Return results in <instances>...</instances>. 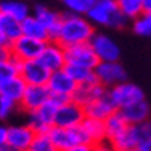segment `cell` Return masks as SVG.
<instances>
[{"instance_id": "obj_41", "label": "cell", "mask_w": 151, "mask_h": 151, "mask_svg": "<svg viewBox=\"0 0 151 151\" xmlns=\"http://www.w3.org/2000/svg\"><path fill=\"white\" fill-rule=\"evenodd\" d=\"M0 151H12L8 145H3V147H0Z\"/></svg>"}, {"instance_id": "obj_30", "label": "cell", "mask_w": 151, "mask_h": 151, "mask_svg": "<svg viewBox=\"0 0 151 151\" xmlns=\"http://www.w3.org/2000/svg\"><path fill=\"white\" fill-rule=\"evenodd\" d=\"M133 31L140 37H151V11H143L133 20Z\"/></svg>"}, {"instance_id": "obj_14", "label": "cell", "mask_w": 151, "mask_h": 151, "mask_svg": "<svg viewBox=\"0 0 151 151\" xmlns=\"http://www.w3.org/2000/svg\"><path fill=\"white\" fill-rule=\"evenodd\" d=\"M51 97V93L46 85H26L23 96L19 102V106L25 113H32L39 109L45 102H48Z\"/></svg>"}, {"instance_id": "obj_13", "label": "cell", "mask_w": 151, "mask_h": 151, "mask_svg": "<svg viewBox=\"0 0 151 151\" xmlns=\"http://www.w3.org/2000/svg\"><path fill=\"white\" fill-rule=\"evenodd\" d=\"M37 60L42 63L48 71H59L63 70L66 65V57H65V46H62L56 40H50L46 42L40 56L37 57Z\"/></svg>"}, {"instance_id": "obj_11", "label": "cell", "mask_w": 151, "mask_h": 151, "mask_svg": "<svg viewBox=\"0 0 151 151\" xmlns=\"http://www.w3.org/2000/svg\"><path fill=\"white\" fill-rule=\"evenodd\" d=\"M83 119H85L83 106L70 99L57 106L54 125L63 127V128H74V127H79Z\"/></svg>"}, {"instance_id": "obj_12", "label": "cell", "mask_w": 151, "mask_h": 151, "mask_svg": "<svg viewBox=\"0 0 151 151\" xmlns=\"http://www.w3.org/2000/svg\"><path fill=\"white\" fill-rule=\"evenodd\" d=\"M65 57H66L68 65H77V66L90 68V70H94L100 62L97 59V56H96L94 50L91 48L90 42L66 46L65 48Z\"/></svg>"}, {"instance_id": "obj_40", "label": "cell", "mask_w": 151, "mask_h": 151, "mask_svg": "<svg viewBox=\"0 0 151 151\" xmlns=\"http://www.w3.org/2000/svg\"><path fill=\"white\" fill-rule=\"evenodd\" d=\"M0 45H2V46H9V43L6 42V39L3 37V34H2V31H0Z\"/></svg>"}, {"instance_id": "obj_1", "label": "cell", "mask_w": 151, "mask_h": 151, "mask_svg": "<svg viewBox=\"0 0 151 151\" xmlns=\"http://www.w3.org/2000/svg\"><path fill=\"white\" fill-rule=\"evenodd\" d=\"M94 32V25L86 19V16L65 12L62 14V23L56 36V42L65 48L79 43H88Z\"/></svg>"}, {"instance_id": "obj_24", "label": "cell", "mask_w": 151, "mask_h": 151, "mask_svg": "<svg viewBox=\"0 0 151 151\" xmlns=\"http://www.w3.org/2000/svg\"><path fill=\"white\" fill-rule=\"evenodd\" d=\"M25 88H26L25 80L20 77V76H16V77L0 83V96H3L6 99H11L12 102L19 104L20 99H22V96H23Z\"/></svg>"}, {"instance_id": "obj_19", "label": "cell", "mask_w": 151, "mask_h": 151, "mask_svg": "<svg viewBox=\"0 0 151 151\" xmlns=\"http://www.w3.org/2000/svg\"><path fill=\"white\" fill-rule=\"evenodd\" d=\"M116 109L117 108L114 106V104H113V100L109 99L108 93L83 106L85 117H93V119H99V120H105L109 114H113L116 111Z\"/></svg>"}, {"instance_id": "obj_4", "label": "cell", "mask_w": 151, "mask_h": 151, "mask_svg": "<svg viewBox=\"0 0 151 151\" xmlns=\"http://www.w3.org/2000/svg\"><path fill=\"white\" fill-rule=\"evenodd\" d=\"M46 86L51 93V99L56 100L59 105L70 100L77 88V83L71 79V76L65 70H59L51 73L50 79L46 82Z\"/></svg>"}, {"instance_id": "obj_18", "label": "cell", "mask_w": 151, "mask_h": 151, "mask_svg": "<svg viewBox=\"0 0 151 151\" xmlns=\"http://www.w3.org/2000/svg\"><path fill=\"white\" fill-rule=\"evenodd\" d=\"M106 88L104 85H100L97 80L96 82H91V83H83V85H77V88H76V91L73 94L71 100H74L76 104H79L82 106L88 105L90 102L96 100L102 97L104 94H106Z\"/></svg>"}, {"instance_id": "obj_17", "label": "cell", "mask_w": 151, "mask_h": 151, "mask_svg": "<svg viewBox=\"0 0 151 151\" xmlns=\"http://www.w3.org/2000/svg\"><path fill=\"white\" fill-rule=\"evenodd\" d=\"M31 14L43 23V26L48 29L50 39L51 40H56V36H57L59 28H60V23H62V12L54 11V9L50 8V6H46V5L37 3L32 8Z\"/></svg>"}, {"instance_id": "obj_25", "label": "cell", "mask_w": 151, "mask_h": 151, "mask_svg": "<svg viewBox=\"0 0 151 151\" xmlns=\"http://www.w3.org/2000/svg\"><path fill=\"white\" fill-rule=\"evenodd\" d=\"M104 125H105L106 140L109 142L111 139H114L116 136H119L122 131H125L129 123L125 120V117L122 116V113L119 111V109H116L113 114H109L108 117L104 120Z\"/></svg>"}, {"instance_id": "obj_33", "label": "cell", "mask_w": 151, "mask_h": 151, "mask_svg": "<svg viewBox=\"0 0 151 151\" xmlns=\"http://www.w3.org/2000/svg\"><path fill=\"white\" fill-rule=\"evenodd\" d=\"M17 106H19V104L12 102L11 99H6L3 96H0V120L8 119L9 116L16 111Z\"/></svg>"}, {"instance_id": "obj_15", "label": "cell", "mask_w": 151, "mask_h": 151, "mask_svg": "<svg viewBox=\"0 0 151 151\" xmlns=\"http://www.w3.org/2000/svg\"><path fill=\"white\" fill-rule=\"evenodd\" d=\"M36 136V131L28 125H12L8 127V134H6V145L12 151H28L32 139Z\"/></svg>"}, {"instance_id": "obj_35", "label": "cell", "mask_w": 151, "mask_h": 151, "mask_svg": "<svg viewBox=\"0 0 151 151\" xmlns=\"http://www.w3.org/2000/svg\"><path fill=\"white\" fill-rule=\"evenodd\" d=\"M65 151H93V145H90V143H80V145H76Z\"/></svg>"}, {"instance_id": "obj_28", "label": "cell", "mask_w": 151, "mask_h": 151, "mask_svg": "<svg viewBox=\"0 0 151 151\" xmlns=\"http://www.w3.org/2000/svg\"><path fill=\"white\" fill-rule=\"evenodd\" d=\"M116 3L127 20H134L143 12V0H116Z\"/></svg>"}, {"instance_id": "obj_32", "label": "cell", "mask_w": 151, "mask_h": 151, "mask_svg": "<svg viewBox=\"0 0 151 151\" xmlns=\"http://www.w3.org/2000/svg\"><path fill=\"white\" fill-rule=\"evenodd\" d=\"M28 151H59L48 133H36Z\"/></svg>"}, {"instance_id": "obj_8", "label": "cell", "mask_w": 151, "mask_h": 151, "mask_svg": "<svg viewBox=\"0 0 151 151\" xmlns=\"http://www.w3.org/2000/svg\"><path fill=\"white\" fill-rule=\"evenodd\" d=\"M57 106H59L57 102L50 97V100L45 102L39 109L28 113V125L36 133H48L50 128L54 127V117H56Z\"/></svg>"}, {"instance_id": "obj_20", "label": "cell", "mask_w": 151, "mask_h": 151, "mask_svg": "<svg viewBox=\"0 0 151 151\" xmlns=\"http://www.w3.org/2000/svg\"><path fill=\"white\" fill-rule=\"evenodd\" d=\"M119 111L122 113V116L125 117V120L129 123V125H134V123H140L150 120V114H151V106L147 102V99L134 102L131 105H127L120 108Z\"/></svg>"}, {"instance_id": "obj_3", "label": "cell", "mask_w": 151, "mask_h": 151, "mask_svg": "<svg viewBox=\"0 0 151 151\" xmlns=\"http://www.w3.org/2000/svg\"><path fill=\"white\" fill-rule=\"evenodd\" d=\"M151 139V120H145L134 125H128L125 131L109 140V143L117 151H127L131 148H137L145 140Z\"/></svg>"}, {"instance_id": "obj_31", "label": "cell", "mask_w": 151, "mask_h": 151, "mask_svg": "<svg viewBox=\"0 0 151 151\" xmlns=\"http://www.w3.org/2000/svg\"><path fill=\"white\" fill-rule=\"evenodd\" d=\"M65 9L71 14H79V16H86V12L93 8V5L97 0H60Z\"/></svg>"}, {"instance_id": "obj_37", "label": "cell", "mask_w": 151, "mask_h": 151, "mask_svg": "<svg viewBox=\"0 0 151 151\" xmlns=\"http://www.w3.org/2000/svg\"><path fill=\"white\" fill-rule=\"evenodd\" d=\"M9 56H11L9 48H8V46H2V45H0V62L5 60V59H8Z\"/></svg>"}, {"instance_id": "obj_34", "label": "cell", "mask_w": 151, "mask_h": 151, "mask_svg": "<svg viewBox=\"0 0 151 151\" xmlns=\"http://www.w3.org/2000/svg\"><path fill=\"white\" fill-rule=\"evenodd\" d=\"M93 151H117V150H116L108 140H105V142H100V143L93 145Z\"/></svg>"}, {"instance_id": "obj_27", "label": "cell", "mask_w": 151, "mask_h": 151, "mask_svg": "<svg viewBox=\"0 0 151 151\" xmlns=\"http://www.w3.org/2000/svg\"><path fill=\"white\" fill-rule=\"evenodd\" d=\"M63 70L71 76V79L76 82L77 85H83V83H91V82H96V74L94 70H90V68H83V66H77V65H65Z\"/></svg>"}, {"instance_id": "obj_38", "label": "cell", "mask_w": 151, "mask_h": 151, "mask_svg": "<svg viewBox=\"0 0 151 151\" xmlns=\"http://www.w3.org/2000/svg\"><path fill=\"white\" fill-rule=\"evenodd\" d=\"M139 151H151V139L150 140H145L143 143H140L139 147H137Z\"/></svg>"}, {"instance_id": "obj_10", "label": "cell", "mask_w": 151, "mask_h": 151, "mask_svg": "<svg viewBox=\"0 0 151 151\" xmlns=\"http://www.w3.org/2000/svg\"><path fill=\"white\" fill-rule=\"evenodd\" d=\"M45 43L46 42H40V40L26 37V36H20L14 42H11L8 48L14 59H17L19 62H25V60L37 59L40 52H42Z\"/></svg>"}, {"instance_id": "obj_39", "label": "cell", "mask_w": 151, "mask_h": 151, "mask_svg": "<svg viewBox=\"0 0 151 151\" xmlns=\"http://www.w3.org/2000/svg\"><path fill=\"white\" fill-rule=\"evenodd\" d=\"M143 11H151V0H143Z\"/></svg>"}, {"instance_id": "obj_21", "label": "cell", "mask_w": 151, "mask_h": 151, "mask_svg": "<svg viewBox=\"0 0 151 151\" xmlns=\"http://www.w3.org/2000/svg\"><path fill=\"white\" fill-rule=\"evenodd\" d=\"M79 127L82 128L83 134L86 136L88 143H91V145H96V143H100V142L106 140L104 120L93 119V117H85Z\"/></svg>"}, {"instance_id": "obj_7", "label": "cell", "mask_w": 151, "mask_h": 151, "mask_svg": "<svg viewBox=\"0 0 151 151\" xmlns=\"http://www.w3.org/2000/svg\"><path fill=\"white\" fill-rule=\"evenodd\" d=\"M94 74L97 82L104 85L106 90L120 82L128 80L127 70L120 62H99L97 66L94 68Z\"/></svg>"}, {"instance_id": "obj_6", "label": "cell", "mask_w": 151, "mask_h": 151, "mask_svg": "<svg viewBox=\"0 0 151 151\" xmlns=\"http://www.w3.org/2000/svg\"><path fill=\"white\" fill-rule=\"evenodd\" d=\"M48 136L51 137L52 143L57 147L59 151H65L68 148H73L80 143H88L86 136L83 134L80 127H74V128H63V127H51ZM91 145V143H90Z\"/></svg>"}, {"instance_id": "obj_9", "label": "cell", "mask_w": 151, "mask_h": 151, "mask_svg": "<svg viewBox=\"0 0 151 151\" xmlns=\"http://www.w3.org/2000/svg\"><path fill=\"white\" fill-rule=\"evenodd\" d=\"M90 45L100 62H119L120 46L117 42L105 32H94L90 40Z\"/></svg>"}, {"instance_id": "obj_23", "label": "cell", "mask_w": 151, "mask_h": 151, "mask_svg": "<svg viewBox=\"0 0 151 151\" xmlns=\"http://www.w3.org/2000/svg\"><path fill=\"white\" fill-rule=\"evenodd\" d=\"M0 12L22 22L23 19L31 14V8L28 6V3L22 2V0H2L0 2Z\"/></svg>"}, {"instance_id": "obj_26", "label": "cell", "mask_w": 151, "mask_h": 151, "mask_svg": "<svg viewBox=\"0 0 151 151\" xmlns=\"http://www.w3.org/2000/svg\"><path fill=\"white\" fill-rule=\"evenodd\" d=\"M0 31L6 39V42L11 43L22 36V22L0 12Z\"/></svg>"}, {"instance_id": "obj_29", "label": "cell", "mask_w": 151, "mask_h": 151, "mask_svg": "<svg viewBox=\"0 0 151 151\" xmlns=\"http://www.w3.org/2000/svg\"><path fill=\"white\" fill-rule=\"evenodd\" d=\"M19 70H20V62L12 56L2 60L0 62V83L19 76Z\"/></svg>"}, {"instance_id": "obj_2", "label": "cell", "mask_w": 151, "mask_h": 151, "mask_svg": "<svg viewBox=\"0 0 151 151\" xmlns=\"http://www.w3.org/2000/svg\"><path fill=\"white\" fill-rule=\"evenodd\" d=\"M86 19L94 26L109 29H122L128 22L119 11L116 0H97L93 8L86 12Z\"/></svg>"}, {"instance_id": "obj_36", "label": "cell", "mask_w": 151, "mask_h": 151, "mask_svg": "<svg viewBox=\"0 0 151 151\" xmlns=\"http://www.w3.org/2000/svg\"><path fill=\"white\" fill-rule=\"evenodd\" d=\"M6 134H8V127L0 125V147L6 145Z\"/></svg>"}, {"instance_id": "obj_5", "label": "cell", "mask_w": 151, "mask_h": 151, "mask_svg": "<svg viewBox=\"0 0 151 151\" xmlns=\"http://www.w3.org/2000/svg\"><path fill=\"white\" fill-rule=\"evenodd\" d=\"M106 93H108L109 99L113 100L114 106L117 109L145 99V93H143L142 88L139 85L133 83V82H129V80L120 82V83L108 88Z\"/></svg>"}, {"instance_id": "obj_16", "label": "cell", "mask_w": 151, "mask_h": 151, "mask_svg": "<svg viewBox=\"0 0 151 151\" xmlns=\"http://www.w3.org/2000/svg\"><path fill=\"white\" fill-rule=\"evenodd\" d=\"M19 76L25 80L26 85H46L51 71H48L37 59H34L20 62Z\"/></svg>"}, {"instance_id": "obj_22", "label": "cell", "mask_w": 151, "mask_h": 151, "mask_svg": "<svg viewBox=\"0 0 151 151\" xmlns=\"http://www.w3.org/2000/svg\"><path fill=\"white\" fill-rule=\"evenodd\" d=\"M22 36L40 40V42H50L51 40L50 34H48V29L43 26V23L39 19L34 17L32 14H29L26 19L22 20Z\"/></svg>"}]
</instances>
